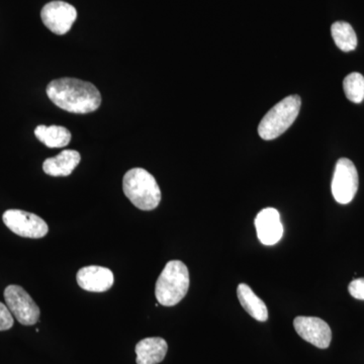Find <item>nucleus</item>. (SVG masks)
<instances>
[{
	"label": "nucleus",
	"instance_id": "nucleus-1",
	"mask_svg": "<svg viewBox=\"0 0 364 364\" xmlns=\"http://www.w3.org/2000/svg\"><path fill=\"white\" fill-rule=\"evenodd\" d=\"M47 95L53 104L72 114H90L102 104L97 86L80 79H55L47 86Z\"/></svg>",
	"mask_w": 364,
	"mask_h": 364
},
{
	"label": "nucleus",
	"instance_id": "nucleus-2",
	"mask_svg": "<svg viewBox=\"0 0 364 364\" xmlns=\"http://www.w3.org/2000/svg\"><path fill=\"white\" fill-rule=\"evenodd\" d=\"M123 191L136 208L152 210L161 202V191L156 179L143 168H133L124 174Z\"/></svg>",
	"mask_w": 364,
	"mask_h": 364
},
{
	"label": "nucleus",
	"instance_id": "nucleus-3",
	"mask_svg": "<svg viewBox=\"0 0 364 364\" xmlns=\"http://www.w3.org/2000/svg\"><path fill=\"white\" fill-rule=\"evenodd\" d=\"M189 289V272L182 261L167 263L159 275L155 287L158 303L164 306H173L181 303Z\"/></svg>",
	"mask_w": 364,
	"mask_h": 364
},
{
	"label": "nucleus",
	"instance_id": "nucleus-4",
	"mask_svg": "<svg viewBox=\"0 0 364 364\" xmlns=\"http://www.w3.org/2000/svg\"><path fill=\"white\" fill-rule=\"evenodd\" d=\"M301 109L299 95H289L274 105L265 114L258 126V134L263 140L279 138L294 124Z\"/></svg>",
	"mask_w": 364,
	"mask_h": 364
},
{
	"label": "nucleus",
	"instance_id": "nucleus-5",
	"mask_svg": "<svg viewBox=\"0 0 364 364\" xmlns=\"http://www.w3.org/2000/svg\"><path fill=\"white\" fill-rule=\"evenodd\" d=\"M358 173L355 165L347 158H341L335 166L332 179V193L341 205L351 203L358 191Z\"/></svg>",
	"mask_w": 364,
	"mask_h": 364
},
{
	"label": "nucleus",
	"instance_id": "nucleus-6",
	"mask_svg": "<svg viewBox=\"0 0 364 364\" xmlns=\"http://www.w3.org/2000/svg\"><path fill=\"white\" fill-rule=\"evenodd\" d=\"M2 221L13 233L25 238H43L49 232V227L42 218L25 210H7L2 215Z\"/></svg>",
	"mask_w": 364,
	"mask_h": 364
},
{
	"label": "nucleus",
	"instance_id": "nucleus-7",
	"mask_svg": "<svg viewBox=\"0 0 364 364\" xmlns=\"http://www.w3.org/2000/svg\"><path fill=\"white\" fill-rule=\"evenodd\" d=\"M4 299L7 308L21 325L32 326L39 321L40 308L23 287L14 284L7 287Z\"/></svg>",
	"mask_w": 364,
	"mask_h": 364
},
{
	"label": "nucleus",
	"instance_id": "nucleus-8",
	"mask_svg": "<svg viewBox=\"0 0 364 364\" xmlns=\"http://www.w3.org/2000/svg\"><path fill=\"white\" fill-rule=\"evenodd\" d=\"M44 25L56 35H65L71 30L77 18L75 7L64 1H52L46 4L41 11Z\"/></svg>",
	"mask_w": 364,
	"mask_h": 364
},
{
	"label": "nucleus",
	"instance_id": "nucleus-9",
	"mask_svg": "<svg viewBox=\"0 0 364 364\" xmlns=\"http://www.w3.org/2000/svg\"><path fill=\"white\" fill-rule=\"evenodd\" d=\"M294 327L299 337L318 348H328L331 343V328L322 318L299 316L294 318Z\"/></svg>",
	"mask_w": 364,
	"mask_h": 364
},
{
	"label": "nucleus",
	"instance_id": "nucleus-10",
	"mask_svg": "<svg viewBox=\"0 0 364 364\" xmlns=\"http://www.w3.org/2000/svg\"><path fill=\"white\" fill-rule=\"evenodd\" d=\"M78 286L90 293H105L114 286V273L107 267L90 265L81 268L76 275Z\"/></svg>",
	"mask_w": 364,
	"mask_h": 364
},
{
	"label": "nucleus",
	"instance_id": "nucleus-11",
	"mask_svg": "<svg viewBox=\"0 0 364 364\" xmlns=\"http://www.w3.org/2000/svg\"><path fill=\"white\" fill-rule=\"evenodd\" d=\"M255 227L258 239L264 245H274L284 235L279 213L275 208H267L261 210L256 217Z\"/></svg>",
	"mask_w": 364,
	"mask_h": 364
},
{
	"label": "nucleus",
	"instance_id": "nucleus-12",
	"mask_svg": "<svg viewBox=\"0 0 364 364\" xmlns=\"http://www.w3.org/2000/svg\"><path fill=\"white\" fill-rule=\"evenodd\" d=\"M168 345L160 337L141 340L136 345V364H158L164 360Z\"/></svg>",
	"mask_w": 364,
	"mask_h": 364
},
{
	"label": "nucleus",
	"instance_id": "nucleus-13",
	"mask_svg": "<svg viewBox=\"0 0 364 364\" xmlns=\"http://www.w3.org/2000/svg\"><path fill=\"white\" fill-rule=\"evenodd\" d=\"M80 154L75 150H64L56 157L48 158L43 170L50 176H69L80 163Z\"/></svg>",
	"mask_w": 364,
	"mask_h": 364
},
{
	"label": "nucleus",
	"instance_id": "nucleus-14",
	"mask_svg": "<svg viewBox=\"0 0 364 364\" xmlns=\"http://www.w3.org/2000/svg\"><path fill=\"white\" fill-rule=\"evenodd\" d=\"M237 296L244 310L255 320L265 322L268 320V310L264 301L254 294L251 287L246 284H240L237 289Z\"/></svg>",
	"mask_w": 364,
	"mask_h": 364
},
{
	"label": "nucleus",
	"instance_id": "nucleus-15",
	"mask_svg": "<svg viewBox=\"0 0 364 364\" xmlns=\"http://www.w3.org/2000/svg\"><path fill=\"white\" fill-rule=\"evenodd\" d=\"M38 140L49 148L66 147L71 141V133L65 127L41 124L35 130Z\"/></svg>",
	"mask_w": 364,
	"mask_h": 364
},
{
	"label": "nucleus",
	"instance_id": "nucleus-16",
	"mask_svg": "<svg viewBox=\"0 0 364 364\" xmlns=\"http://www.w3.org/2000/svg\"><path fill=\"white\" fill-rule=\"evenodd\" d=\"M335 44L343 52H350L358 47V37L350 23L336 21L331 26Z\"/></svg>",
	"mask_w": 364,
	"mask_h": 364
},
{
	"label": "nucleus",
	"instance_id": "nucleus-17",
	"mask_svg": "<svg viewBox=\"0 0 364 364\" xmlns=\"http://www.w3.org/2000/svg\"><path fill=\"white\" fill-rule=\"evenodd\" d=\"M343 88L346 97L354 104H360L364 100V77L358 72H353L345 77Z\"/></svg>",
	"mask_w": 364,
	"mask_h": 364
},
{
	"label": "nucleus",
	"instance_id": "nucleus-18",
	"mask_svg": "<svg viewBox=\"0 0 364 364\" xmlns=\"http://www.w3.org/2000/svg\"><path fill=\"white\" fill-rule=\"evenodd\" d=\"M14 326V316L7 306L0 301V331H6Z\"/></svg>",
	"mask_w": 364,
	"mask_h": 364
},
{
	"label": "nucleus",
	"instance_id": "nucleus-19",
	"mask_svg": "<svg viewBox=\"0 0 364 364\" xmlns=\"http://www.w3.org/2000/svg\"><path fill=\"white\" fill-rule=\"evenodd\" d=\"M348 291L354 299L364 301V279L352 280Z\"/></svg>",
	"mask_w": 364,
	"mask_h": 364
}]
</instances>
